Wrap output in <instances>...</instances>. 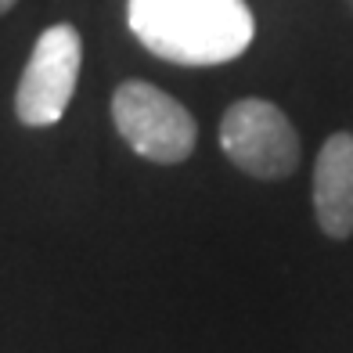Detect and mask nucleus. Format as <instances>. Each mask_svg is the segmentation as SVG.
I'll list each match as a JSON object with an SVG mask.
<instances>
[{
  "mask_svg": "<svg viewBox=\"0 0 353 353\" xmlns=\"http://www.w3.org/2000/svg\"><path fill=\"white\" fill-rule=\"evenodd\" d=\"M112 119L130 148L159 166H176L195 152L199 123L173 98L144 79H126L112 94Z\"/></svg>",
  "mask_w": 353,
  "mask_h": 353,
  "instance_id": "nucleus-2",
  "label": "nucleus"
},
{
  "mask_svg": "<svg viewBox=\"0 0 353 353\" xmlns=\"http://www.w3.org/2000/svg\"><path fill=\"white\" fill-rule=\"evenodd\" d=\"M314 216L335 242L353 234V134H332L314 163Z\"/></svg>",
  "mask_w": 353,
  "mask_h": 353,
  "instance_id": "nucleus-5",
  "label": "nucleus"
},
{
  "mask_svg": "<svg viewBox=\"0 0 353 353\" xmlns=\"http://www.w3.org/2000/svg\"><path fill=\"white\" fill-rule=\"evenodd\" d=\"M14 8V0H0V14H4V11H11Z\"/></svg>",
  "mask_w": 353,
  "mask_h": 353,
  "instance_id": "nucleus-6",
  "label": "nucleus"
},
{
  "mask_svg": "<svg viewBox=\"0 0 353 353\" xmlns=\"http://www.w3.org/2000/svg\"><path fill=\"white\" fill-rule=\"evenodd\" d=\"M130 33L173 65H223L249 51L256 19L245 0H130Z\"/></svg>",
  "mask_w": 353,
  "mask_h": 353,
  "instance_id": "nucleus-1",
  "label": "nucleus"
},
{
  "mask_svg": "<svg viewBox=\"0 0 353 353\" xmlns=\"http://www.w3.org/2000/svg\"><path fill=\"white\" fill-rule=\"evenodd\" d=\"M79 65H83V40L76 26L58 22L43 29L22 69L19 90H14L19 119L26 126H54L76 94Z\"/></svg>",
  "mask_w": 353,
  "mask_h": 353,
  "instance_id": "nucleus-4",
  "label": "nucleus"
},
{
  "mask_svg": "<svg viewBox=\"0 0 353 353\" xmlns=\"http://www.w3.org/2000/svg\"><path fill=\"white\" fill-rule=\"evenodd\" d=\"M220 148L238 170L256 181L292 176L303 159L292 119L267 98H242L223 112Z\"/></svg>",
  "mask_w": 353,
  "mask_h": 353,
  "instance_id": "nucleus-3",
  "label": "nucleus"
}]
</instances>
